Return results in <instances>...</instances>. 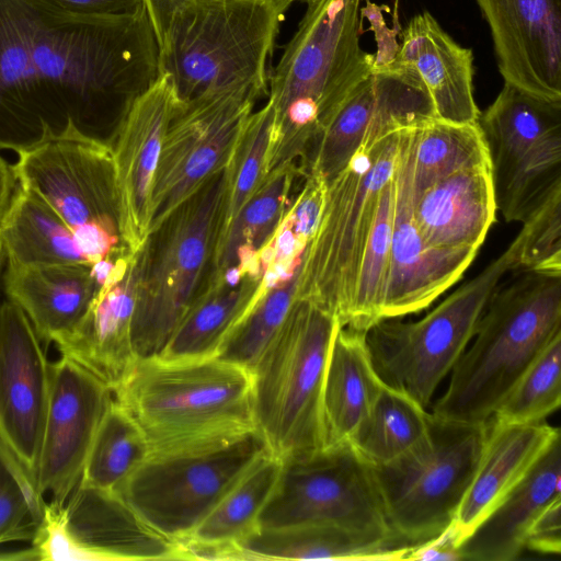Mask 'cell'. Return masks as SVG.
<instances>
[{
    "label": "cell",
    "instance_id": "24",
    "mask_svg": "<svg viewBox=\"0 0 561 561\" xmlns=\"http://www.w3.org/2000/svg\"><path fill=\"white\" fill-rule=\"evenodd\" d=\"M394 60L417 73L436 118L478 123L481 113L473 96L472 50L458 45L430 12L410 20Z\"/></svg>",
    "mask_w": 561,
    "mask_h": 561
},
{
    "label": "cell",
    "instance_id": "30",
    "mask_svg": "<svg viewBox=\"0 0 561 561\" xmlns=\"http://www.w3.org/2000/svg\"><path fill=\"white\" fill-rule=\"evenodd\" d=\"M298 178H304V171L297 162L277 167L264 176L221 236L207 289L229 273H262L260 252L279 226Z\"/></svg>",
    "mask_w": 561,
    "mask_h": 561
},
{
    "label": "cell",
    "instance_id": "36",
    "mask_svg": "<svg viewBox=\"0 0 561 561\" xmlns=\"http://www.w3.org/2000/svg\"><path fill=\"white\" fill-rule=\"evenodd\" d=\"M491 162L479 123L455 124L436 117L412 126V194L462 169Z\"/></svg>",
    "mask_w": 561,
    "mask_h": 561
},
{
    "label": "cell",
    "instance_id": "53",
    "mask_svg": "<svg viewBox=\"0 0 561 561\" xmlns=\"http://www.w3.org/2000/svg\"><path fill=\"white\" fill-rule=\"evenodd\" d=\"M1 273H2V270L0 271V280H1V276H2Z\"/></svg>",
    "mask_w": 561,
    "mask_h": 561
},
{
    "label": "cell",
    "instance_id": "9",
    "mask_svg": "<svg viewBox=\"0 0 561 561\" xmlns=\"http://www.w3.org/2000/svg\"><path fill=\"white\" fill-rule=\"evenodd\" d=\"M522 237L417 321L382 319L366 331L375 369L388 386L428 408L444 378L469 345L494 289L518 270Z\"/></svg>",
    "mask_w": 561,
    "mask_h": 561
},
{
    "label": "cell",
    "instance_id": "51",
    "mask_svg": "<svg viewBox=\"0 0 561 561\" xmlns=\"http://www.w3.org/2000/svg\"><path fill=\"white\" fill-rule=\"evenodd\" d=\"M3 263H4V256H3L2 252L0 251V271L3 267Z\"/></svg>",
    "mask_w": 561,
    "mask_h": 561
},
{
    "label": "cell",
    "instance_id": "40",
    "mask_svg": "<svg viewBox=\"0 0 561 561\" xmlns=\"http://www.w3.org/2000/svg\"><path fill=\"white\" fill-rule=\"evenodd\" d=\"M299 267L279 283L261 288L222 343L217 354L219 359L251 370L277 334L296 300Z\"/></svg>",
    "mask_w": 561,
    "mask_h": 561
},
{
    "label": "cell",
    "instance_id": "2",
    "mask_svg": "<svg viewBox=\"0 0 561 561\" xmlns=\"http://www.w3.org/2000/svg\"><path fill=\"white\" fill-rule=\"evenodd\" d=\"M364 0H313L268 75L274 128L266 174L302 162L334 113L373 70L360 46Z\"/></svg>",
    "mask_w": 561,
    "mask_h": 561
},
{
    "label": "cell",
    "instance_id": "20",
    "mask_svg": "<svg viewBox=\"0 0 561 561\" xmlns=\"http://www.w3.org/2000/svg\"><path fill=\"white\" fill-rule=\"evenodd\" d=\"M139 279V251L116 252L83 317L55 345L114 392L125 380L137 356L133 345Z\"/></svg>",
    "mask_w": 561,
    "mask_h": 561
},
{
    "label": "cell",
    "instance_id": "29",
    "mask_svg": "<svg viewBox=\"0 0 561 561\" xmlns=\"http://www.w3.org/2000/svg\"><path fill=\"white\" fill-rule=\"evenodd\" d=\"M414 547L333 525L257 528L236 545L238 560H407Z\"/></svg>",
    "mask_w": 561,
    "mask_h": 561
},
{
    "label": "cell",
    "instance_id": "35",
    "mask_svg": "<svg viewBox=\"0 0 561 561\" xmlns=\"http://www.w3.org/2000/svg\"><path fill=\"white\" fill-rule=\"evenodd\" d=\"M431 413L407 392L383 382L350 445L369 466L388 465L430 435Z\"/></svg>",
    "mask_w": 561,
    "mask_h": 561
},
{
    "label": "cell",
    "instance_id": "46",
    "mask_svg": "<svg viewBox=\"0 0 561 561\" xmlns=\"http://www.w3.org/2000/svg\"><path fill=\"white\" fill-rule=\"evenodd\" d=\"M64 10L85 16L134 15L146 9L145 0H51Z\"/></svg>",
    "mask_w": 561,
    "mask_h": 561
},
{
    "label": "cell",
    "instance_id": "13",
    "mask_svg": "<svg viewBox=\"0 0 561 561\" xmlns=\"http://www.w3.org/2000/svg\"><path fill=\"white\" fill-rule=\"evenodd\" d=\"M267 451L255 430L207 449L151 455L117 493L153 528L182 541Z\"/></svg>",
    "mask_w": 561,
    "mask_h": 561
},
{
    "label": "cell",
    "instance_id": "14",
    "mask_svg": "<svg viewBox=\"0 0 561 561\" xmlns=\"http://www.w3.org/2000/svg\"><path fill=\"white\" fill-rule=\"evenodd\" d=\"M36 560H187L181 541L147 523L117 492L78 484L46 502L31 541Z\"/></svg>",
    "mask_w": 561,
    "mask_h": 561
},
{
    "label": "cell",
    "instance_id": "43",
    "mask_svg": "<svg viewBox=\"0 0 561 561\" xmlns=\"http://www.w3.org/2000/svg\"><path fill=\"white\" fill-rule=\"evenodd\" d=\"M45 505L34 482L0 443V545L32 541Z\"/></svg>",
    "mask_w": 561,
    "mask_h": 561
},
{
    "label": "cell",
    "instance_id": "37",
    "mask_svg": "<svg viewBox=\"0 0 561 561\" xmlns=\"http://www.w3.org/2000/svg\"><path fill=\"white\" fill-rule=\"evenodd\" d=\"M149 455L141 430L114 398L94 436L79 484L117 492Z\"/></svg>",
    "mask_w": 561,
    "mask_h": 561
},
{
    "label": "cell",
    "instance_id": "3",
    "mask_svg": "<svg viewBox=\"0 0 561 561\" xmlns=\"http://www.w3.org/2000/svg\"><path fill=\"white\" fill-rule=\"evenodd\" d=\"M151 455L195 451L255 431L252 376L218 357L139 358L114 391Z\"/></svg>",
    "mask_w": 561,
    "mask_h": 561
},
{
    "label": "cell",
    "instance_id": "4",
    "mask_svg": "<svg viewBox=\"0 0 561 561\" xmlns=\"http://www.w3.org/2000/svg\"><path fill=\"white\" fill-rule=\"evenodd\" d=\"M559 333L561 273L519 271L494 289L471 344L430 413L453 423L490 421L525 369Z\"/></svg>",
    "mask_w": 561,
    "mask_h": 561
},
{
    "label": "cell",
    "instance_id": "44",
    "mask_svg": "<svg viewBox=\"0 0 561 561\" xmlns=\"http://www.w3.org/2000/svg\"><path fill=\"white\" fill-rule=\"evenodd\" d=\"M517 271L561 273V186L527 217Z\"/></svg>",
    "mask_w": 561,
    "mask_h": 561
},
{
    "label": "cell",
    "instance_id": "52",
    "mask_svg": "<svg viewBox=\"0 0 561 561\" xmlns=\"http://www.w3.org/2000/svg\"><path fill=\"white\" fill-rule=\"evenodd\" d=\"M290 1H291V3H293L294 1H302V2L309 3V2H311V1H313V0H290Z\"/></svg>",
    "mask_w": 561,
    "mask_h": 561
},
{
    "label": "cell",
    "instance_id": "38",
    "mask_svg": "<svg viewBox=\"0 0 561 561\" xmlns=\"http://www.w3.org/2000/svg\"><path fill=\"white\" fill-rule=\"evenodd\" d=\"M493 185L496 208L504 220L524 222L553 190L561 186V128L541 138Z\"/></svg>",
    "mask_w": 561,
    "mask_h": 561
},
{
    "label": "cell",
    "instance_id": "16",
    "mask_svg": "<svg viewBox=\"0 0 561 561\" xmlns=\"http://www.w3.org/2000/svg\"><path fill=\"white\" fill-rule=\"evenodd\" d=\"M435 117L417 73L393 60L373 68L344 100L310 146L300 167L327 185L348 164L365 140Z\"/></svg>",
    "mask_w": 561,
    "mask_h": 561
},
{
    "label": "cell",
    "instance_id": "34",
    "mask_svg": "<svg viewBox=\"0 0 561 561\" xmlns=\"http://www.w3.org/2000/svg\"><path fill=\"white\" fill-rule=\"evenodd\" d=\"M262 278L263 273H248L236 283L207 289L159 356L170 359L217 357L231 330L257 297Z\"/></svg>",
    "mask_w": 561,
    "mask_h": 561
},
{
    "label": "cell",
    "instance_id": "7",
    "mask_svg": "<svg viewBox=\"0 0 561 561\" xmlns=\"http://www.w3.org/2000/svg\"><path fill=\"white\" fill-rule=\"evenodd\" d=\"M339 324L316 304L296 299L250 370L254 426L279 459L325 447L322 388Z\"/></svg>",
    "mask_w": 561,
    "mask_h": 561
},
{
    "label": "cell",
    "instance_id": "6",
    "mask_svg": "<svg viewBox=\"0 0 561 561\" xmlns=\"http://www.w3.org/2000/svg\"><path fill=\"white\" fill-rule=\"evenodd\" d=\"M225 198L224 168L151 230L140 248L131 333L137 359L161 355L207 290Z\"/></svg>",
    "mask_w": 561,
    "mask_h": 561
},
{
    "label": "cell",
    "instance_id": "18",
    "mask_svg": "<svg viewBox=\"0 0 561 561\" xmlns=\"http://www.w3.org/2000/svg\"><path fill=\"white\" fill-rule=\"evenodd\" d=\"M412 126L401 130L393 171V221L381 320L426 309L462 277L478 253L433 247L420 233L413 218Z\"/></svg>",
    "mask_w": 561,
    "mask_h": 561
},
{
    "label": "cell",
    "instance_id": "47",
    "mask_svg": "<svg viewBox=\"0 0 561 561\" xmlns=\"http://www.w3.org/2000/svg\"><path fill=\"white\" fill-rule=\"evenodd\" d=\"M362 18L366 16L375 32L377 51L374 54L373 68H381L390 65L399 51L400 44L397 41V28H389L382 18L381 10L375 3L366 1L360 8Z\"/></svg>",
    "mask_w": 561,
    "mask_h": 561
},
{
    "label": "cell",
    "instance_id": "15",
    "mask_svg": "<svg viewBox=\"0 0 561 561\" xmlns=\"http://www.w3.org/2000/svg\"><path fill=\"white\" fill-rule=\"evenodd\" d=\"M260 99L252 90L234 89L174 111L153 178L150 231L226 167L239 134Z\"/></svg>",
    "mask_w": 561,
    "mask_h": 561
},
{
    "label": "cell",
    "instance_id": "17",
    "mask_svg": "<svg viewBox=\"0 0 561 561\" xmlns=\"http://www.w3.org/2000/svg\"><path fill=\"white\" fill-rule=\"evenodd\" d=\"M114 400L101 379L61 355L50 363L49 394L35 484L65 503L80 483L98 428Z\"/></svg>",
    "mask_w": 561,
    "mask_h": 561
},
{
    "label": "cell",
    "instance_id": "49",
    "mask_svg": "<svg viewBox=\"0 0 561 561\" xmlns=\"http://www.w3.org/2000/svg\"><path fill=\"white\" fill-rule=\"evenodd\" d=\"M186 0H145V7L159 41L172 12Z\"/></svg>",
    "mask_w": 561,
    "mask_h": 561
},
{
    "label": "cell",
    "instance_id": "50",
    "mask_svg": "<svg viewBox=\"0 0 561 561\" xmlns=\"http://www.w3.org/2000/svg\"><path fill=\"white\" fill-rule=\"evenodd\" d=\"M16 185L18 180L13 167L0 157V220L11 202Z\"/></svg>",
    "mask_w": 561,
    "mask_h": 561
},
{
    "label": "cell",
    "instance_id": "25",
    "mask_svg": "<svg viewBox=\"0 0 561 561\" xmlns=\"http://www.w3.org/2000/svg\"><path fill=\"white\" fill-rule=\"evenodd\" d=\"M491 162L477 164L433 183L413 199V218L424 240L442 249L482 245L495 221Z\"/></svg>",
    "mask_w": 561,
    "mask_h": 561
},
{
    "label": "cell",
    "instance_id": "27",
    "mask_svg": "<svg viewBox=\"0 0 561 561\" xmlns=\"http://www.w3.org/2000/svg\"><path fill=\"white\" fill-rule=\"evenodd\" d=\"M2 282L8 299L22 309L46 344H55L77 325L99 288L91 264L7 265Z\"/></svg>",
    "mask_w": 561,
    "mask_h": 561
},
{
    "label": "cell",
    "instance_id": "26",
    "mask_svg": "<svg viewBox=\"0 0 561 561\" xmlns=\"http://www.w3.org/2000/svg\"><path fill=\"white\" fill-rule=\"evenodd\" d=\"M561 497V444L557 438L524 480L477 526L458 550L461 560L513 561L529 527Z\"/></svg>",
    "mask_w": 561,
    "mask_h": 561
},
{
    "label": "cell",
    "instance_id": "41",
    "mask_svg": "<svg viewBox=\"0 0 561 561\" xmlns=\"http://www.w3.org/2000/svg\"><path fill=\"white\" fill-rule=\"evenodd\" d=\"M273 128L274 108L267 101L251 113L239 134L225 167L226 198L219 240L266 175Z\"/></svg>",
    "mask_w": 561,
    "mask_h": 561
},
{
    "label": "cell",
    "instance_id": "12",
    "mask_svg": "<svg viewBox=\"0 0 561 561\" xmlns=\"http://www.w3.org/2000/svg\"><path fill=\"white\" fill-rule=\"evenodd\" d=\"M280 461L278 480L260 514L259 528L333 525L404 542L388 524L371 466L350 444Z\"/></svg>",
    "mask_w": 561,
    "mask_h": 561
},
{
    "label": "cell",
    "instance_id": "23",
    "mask_svg": "<svg viewBox=\"0 0 561 561\" xmlns=\"http://www.w3.org/2000/svg\"><path fill=\"white\" fill-rule=\"evenodd\" d=\"M558 427L543 422L499 424L489 434L471 482L455 518L444 534L457 548L524 480L550 445Z\"/></svg>",
    "mask_w": 561,
    "mask_h": 561
},
{
    "label": "cell",
    "instance_id": "1",
    "mask_svg": "<svg viewBox=\"0 0 561 561\" xmlns=\"http://www.w3.org/2000/svg\"><path fill=\"white\" fill-rule=\"evenodd\" d=\"M160 77L147 10L85 16L51 0H0V149L78 138L112 147Z\"/></svg>",
    "mask_w": 561,
    "mask_h": 561
},
{
    "label": "cell",
    "instance_id": "28",
    "mask_svg": "<svg viewBox=\"0 0 561 561\" xmlns=\"http://www.w3.org/2000/svg\"><path fill=\"white\" fill-rule=\"evenodd\" d=\"M382 385L367 346L366 331L339 324L322 388L325 447L350 443Z\"/></svg>",
    "mask_w": 561,
    "mask_h": 561
},
{
    "label": "cell",
    "instance_id": "21",
    "mask_svg": "<svg viewBox=\"0 0 561 561\" xmlns=\"http://www.w3.org/2000/svg\"><path fill=\"white\" fill-rule=\"evenodd\" d=\"M504 82L561 100V0H476Z\"/></svg>",
    "mask_w": 561,
    "mask_h": 561
},
{
    "label": "cell",
    "instance_id": "48",
    "mask_svg": "<svg viewBox=\"0 0 561 561\" xmlns=\"http://www.w3.org/2000/svg\"><path fill=\"white\" fill-rule=\"evenodd\" d=\"M407 560H461L458 548L445 535L416 546Z\"/></svg>",
    "mask_w": 561,
    "mask_h": 561
},
{
    "label": "cell",
    "instance_id": "11",
    "mask_svg": "<svg viewBox=\"0 0 561 561\" xmlns=\"http://www.w3.org/2000/svg\"><path fill=\"white\" fill-rule=\"evenodd\" d=\"M12 167L18 184L58 214L90 264L127 248L111 146L78 138L49 140L20 152Z\"/></svg>",
    "mask_w": 561,
    "mask_h": 561
},
{
    "label": "cell",
    "instance_id": "5",
    "mask_svg": "<svg viewBox=\"0 0 561 561\" xmlns=\"http://www.w3.org/2000/svg\"><path fill=\"white\" fill-rule=\"evenodd\" d=\"M290 0H186L158 41L176 108L234 89L268 95L267 60Z\"/></svg>",
    "mask_w": 561,
    "mask_h": 561
},
{
    "label": "cell",
    "instance_id": "33",
    "mask_svg": "<svg viewBox=\"0 0 561 561\" xmlns=\"http://www.w3.org/2000/svg\"><path fill=\"white\" fill-rule=\"evenodd\" d=\"M478 123L486 141L494 183L541 138L561 128V100L543 99L504 82Z\"/></svg>",
    "mask_w": 561,
    "mask_h": 561
},
{
    "label": "cell",
    "instance_id": "22",
    "mask_svg": "<svg viewBox=\"0 0 561 561\" xmlns=\"http://www.w3.org/2000/svg\"><path fill=\"white\" fill-rule=\"evenodd\" d=\"M176 107L168 79L158 80L131 105L112 144L125 245L137 252L151 221V193L162 141Z\"/></svg>",
    "mask_w": 561,
    "mask_h": 561
},
{
    "label": "cell",
    "instance_id": "42",
    "mask_svg": "<svg viewBox=\"0 0 561 561\" xmlns=\"http://www.w3.org/2000/svg\"><path fill=\"white\" fill-rule=\"evenodd\" d=\"M561 403V333L535 357L495 409L499 424L543 422Z\"/></svg>",
    "mask_w": 561,
    "mask_h": 561
},
{
    "label": "cell",
    "instance_id": "8",
    "mask_svg": "<svg viewBox=\"0 0 561 561\" xmlns=\"http://www.w3.org/2000/svg\"><path fill=\"white\" fill-rule=\"evenodd\" d=\"M403 128L365 140L327 185L319 224L301 257L296 299L316 304L341 325L351 308L380 190L394 171Z\"/></svg>",
    "mask_w": 561,
    "mask_h": 561
},
{
    "label": "cell",
    "instance_id": "39",
    "mask_svg": "<svg viewBox=\"0 0 561 561\" xmlns=\"http://www.w3.org/2000/svg\"><path fill=\"white\" fill-rule=\"evenodd\" d=\"M393 221V174L381 187L374 222L362 255L348 314L342 325L367 331L381 320Z\"/></svg>",
    "mask_w": 561,
    "mask_h": 561
},
{
    "label": "cell",
    "instance_id": "19",
    "mask_svg": "<svg viewBox=\"0 0 561 561\" xmlns=\"http://www.w3.org/2000/svg\"><path fill=\"white\" fill-rule=\"evenodd\" d=\"M49 378L50 363L32 323L18 305L3 300L0 302V443L34 484Z\"/></svg>",
    "mask_w": 561,
    "mask_h": 561
},
{
    "label": "cell",
    "instance_id": "10",
    "mask_svg": "<svg viewBox=\"0 0 561 561\" xmlns=\"http://www.w3.org/2000/svg\"><path fill=\"white\" fill-rule=\"evenodd\" d=\"M491 420L453 423L431 414L428 437L403 457L371 467L388 524L416 547L450 527L479 463Z\"/></svg>",
    "mask_w": 561,
    "mask_h": 561
},
{
    "label": "cell",
    "instance_id": "45",
    "mask_svg": "<svg viewBox=\"0 0 561 561\" xmlns=\"http://www.w3.org/2000/svg\"><path fill=\"white\" fill-rule=\"evenodd\" d=\"M525 548L543 554H560L561 497L551 502L534 520L527 531Z\"/></svg>",
    "mask_w": 561,
    "mask_h": 561
},
{
    "label": "cell",
    "instance_id": "32",
    "mask_svg": "<svg viewBox=\"0 0 561 561\" xmlns=\"http://www.w3.org/2000/svg\"><path fill=\"white\" fill-rule=\"evenodd\" d=\"M0 251L14 267L90 264L58 214L20 184L0 220Z\"/></svg>",
    "mask_w": 561,
    "mask_h": 561
},
{
    "label": "cell",
    "instance_id": "31",
    "mask_svg": "<svg viewBox=\"0 0 561 561\" xmlns=\"http://www.w3.org/2000/svg\"><path fill=\"white\" fill-rule=\"evenodd\" d=\"M282 461L260 456L184 540L187 560H238L236 545L259 528V517L278 480Z\"/></svg>",
    "mask_w": 561,
    "mask_h": 561
}]
</instances>
